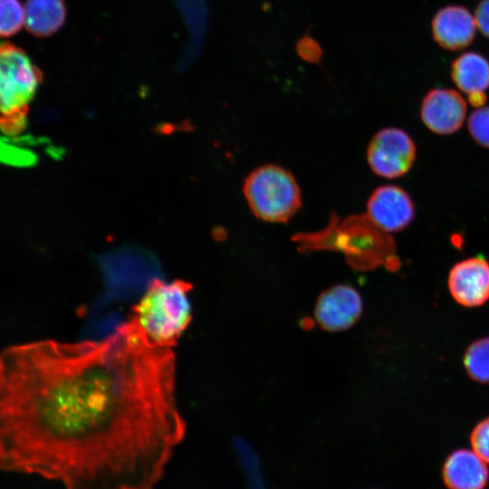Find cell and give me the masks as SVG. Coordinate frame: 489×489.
Returning a JSON list of instances; mask_svg holds the SVG:
<instances>
[{
	"label": "cell",
	"mask_w": 489,
	"mask_h": 489,
	"mask_svg": "<svg viewBox=\"0 0 489 489\" xmlns=\"http://www.w3.org/2000/svg\"><path fill=\"white\" fill-rule=\"evenodd\" d=\"M175 359L133 316L99 340L5 348L1 468L63 489H153L186 435Z\"/></svg>",
	"instance_id": "1"
},
{
	"label": "cell",
	"mask_w": 489,
	"mask_h": 489,
	"mask_svg": "<svg viewBox=\"0 0 489 489\" xmlns=\"http://www.w3.org/2000/svg\"><path fill=\"white\" fill-rule=\"evenodd\" d=\"M192 284L184 280L166 282L152 278L138 302L131 308V316L155 344L174 348L192 320L189 292Z\"/></svg>",
	"instance_id": "2"
},
{
	"label": "cell",
	"mask_w": 489,
	"mask_h": 489,
	"mask_svg": "<svg viewBox=\"0 0 489 489\" xmlns=\"http://www.w3.org/2000/svg\"><path fill=\"white\" fill-rule=\"evenodd\" d=\"M383 230L376 226L366 216H353L339 223L333 215L329 225L313 234H299L293 240L302 252L331 250L341 252L355 267H369L380 261Z\"/></svg>",
	"instance_id": "3"
},
{
	"label": "cell",
	"mask_w": 489,
	"mask_h": 489,
	"mask_svg": "<svg viewBox=\"0 0 489 489\" xmlns=\"http://www.w3.org/2000/svg\"><path fill=\"white\" fill-rule=\"evenodd\" d=\"M244 195L253 214L270 223H286L302 206V194L293 175L284 168L267 164L245 178Z\"/></svg>",
	"instance_id": "4"
},
{
	"label": "cell",
	"mask_w": 489,
	"mask_h": 489,
	"mask_svg": "<svg viewBox=\"0 0 489 489\" xmlns=\"http://www.w3.org/2000/svg\"><path fill=\"white\" fill-rule=\"evenodd\" d=\"M42 81V72L25 52L8 42L0 48V89L3 114L27 108Z\"/></svg>",
	"instance_id": "5"
},
{
	"label": "cell",
	"mask_w": 489,
	"mask_h": 489,
	"mask_svg": "<svg viewBox=\"0 0 489 489\" xmlns=\"http://www.w3.org/2000/svg\"><path fill=\"white\" fill-rule=\"evenodd\" d=\"M416 146L410 136L398 128H385L370 139L367 160L371 170L386 178L407 174L416 158Z\"/></svg>",
	"instance_id": "6"
},
{
	"label": "cell",
	"mask_w": 489,
	"mask_h": 489,
	"mask_svg": "<svg viewBox=\"0 0 489 489\" xmlns=\"http://www.w3.org/2000/svg\"><path fill=\"white\" fill-rule=\"evenodd\" d=\"M362 310V299L355 288L336 284L320 294L313 315L317 324L324 331H341L358 321Z\"/></svg>",
	"instance_id": "7"
},
{
	"label": "cell",
	"mask_w": 489,
	"mask_h": 489,
	"mask_svg": "<svg viewBox=\"0 0 489 489\" xmlns=\"http://www.w3.org/2000/svg\"><path fill=\"white\" fill-rule=\"evenodd\" d=\"M367 216L384 232H398L415 216L414 204L401 187L386 185L377 187L367 202Z\"/></svg>",
	"instance_id": "8"
},
{
	"label": "cell",
	"mask_w": 489,
	"mask_h": 489,
	"mask_svg": "<svg viewBox=\"0 0 489 489\" xmlns=\"http://www.w3.org/2000/svg\"><path fill=\"white\" fill-rule=\"evenodd\" d=\"M466 103L455 90L434 89L422 100L420 115L427 128L439 135H449L463 125Z\"/></svg>",
	"instance_id": "9"
},
{
	"label": "cell",
	"mask_w": 489,
	"mask_h": 489,
	"mask_svg": "<svg viewBox=\"0 0 489 489\" xmlns=\"http://www.w3.org/2000/svg\"><path fill=\"white\" fill-rule=\"evenodd\" d=\"M448 288L463 306L484 304L489 299V263L479 256L456 263L448 274Z\"/></svg>",
	"instance_id": "10"
},
{
	"label": "cell",
	"mask_w": 489,
	"mask_h": 489,
	"mask_svg": "<svg viewBox=\"0 0 489 489\" xmlns=\"http://www.w3.org/2000/svg\"><path fill=\"white\" fill-rule=\"evenodd\" d=\"M476 23L464 6L441 8L432 21L434 40L444 49L455 51L467 47L474 40Z\"/></svg>",
	"instance_id": "11"
},
{
	"label": "cell",
	"mask_w": 489,
	"mask_h": 489,
	"mask_svg": "<svg viewBox=\"0 0 489 489\" xmlns=\"http://www.w3.org/2000/svg\"><path fill=\"white\" fill-rule=\"evenodd\" d=\"M443 480L448 489H484L489 478L486 463L475 452L459 449L444 463Z\"/></svg>",
	"instance_id": "12"
},
{
	"label": "cell",
	"mask_w": 489,
	"mask_h": 489,
	"mask_svg": "<svg viewBox=\"0 0 489 489\" xmlns=\"http://www.w3.org/2000/svg\"><path fill=\"white\" fill-rule=\"evenodd\" d=\"M66 9L63 0H27L24 24L37 37H46L58 31L64 23Z\"/></svg>",
	"instance_id": "13"
},
{
	"label": "cell",
	"mask_w": 489,
	"mask_h": 489,
	"mask_svg": "<svg viewBox=\"0 0 489 489\" xmlns=\"http://www.w3.org/2000/svg\"><path fill=\"white\" fill-rule=\"evenodd\" d=\"M451 77L465 93L484 92L489 88V61L475 52L465 53L451 67Z\"/></svg>",
	"instance_id": "14"
},
{
	"label": "cell",
	"mask_w": 489,
	"mask_h": 489,
	"mask_svg": "<svg viewBox=\"0 0 489 489\" xmlns=\"http://www.w3.org/2000/svg\"><path fill=\"white\" fill-rule=\"evenodd\" d=\"M464 365L471 379L489 383V337L474 341L465 350Z\"/></svg>",
	"instance_id": "15"
},
{
	"label": "cell",
	"mask_w": 489,
	"mask_h": 489,
	"mask_svg": "<svg viewBox=\"0 0 489 489\" xmlns=\"http://www.w3.org/2000/svg\"><path fill=\"white\" fill-rule=\"evenodd\" d=\"M0 33L3 37L16 34L24 23V9L19 0H0Z\"/></svg>",
	"instance_id": "16"
},
{
	"label": "cell",
	"mask_w": 489,
	"mask_h": 489,
	"mask_svg": "<svg viewBox=\"0 0 489 489\" xmlns=\"http://www.w3.org/2000/svg\"><path fill=\"white\" fill-rule=\"evenodd\" d=\"M468 130L475 141L489 148V107L474 110L468 119Z\"/></svg>",
	"instance_id": "17"
},
{
	"label": "cell",
	"mask_w": 489,
	"mask_h": 489,
	"mask_svg": "<svg viewBox=\"0 0 489 489\" xmlns=\"http://www.w3.org/2000/svg\"><path fill=\"white\" fill-rule=\"evenodd\" d=\"M1 158L5 163L14 166H31L34 165L36 161L34 153L8 141L2 143Z\"/></svg>",
	"instance_id": "18"
},
{
	"label": "cell",
	"mask_w": 489,
	"mask_h": 489,
	"mask_svg": "<svg viewBox=\"0 0 489 489\" xmlns=\"http://www.w3.org/2000/svg\"><path fill=\"white\" fill-rule=\"evenodd\" d=\"M470 441L473 451L489 464V417L475 427L470 436Z\"/></svg>",
	"instance_id": "19"
},
{
	"label": "cell",
	"mask_w": 489,
	"mask_h": 489,
	"mask_svg": "<svg viewBox=\"0 0 489 489\" xmlns=\"http://www.w3.org/2000/svg\"><path fill=\"white\" fill-rule=\"evenodd\" d=\"M298 56L310 63H318L322 58V48L321 44L311 35H303L295 45Z\"/></svg>",
	"instance_id": "20"
},
{
	"label": "cell",
	"mask_w": 489,
	"mask_h": 489,
	"mask_svg": "<svg viewBox=\"0 0 489 489\" xmlns=\"http://www.w3.org/2000/svg\"><path fill=\"white\" fill-rule=\"evenodd\" d=\"M27 108L17 110L7 114H3L1 128L7 136L19 133L26 126Z\"/></svg>",
	"instance_id": "21"
},
{
	"label": "cell",
	"mask_w": 489,
	"mask_h": 489,
	"mask_svg": "<svg viewBox=\"0 0 489 489\" xmlns=\"http://www.w3.org/2000/svg\"><path fill=\"white\" fill-rule=\"evenodd\" d=\"M475 19L481 33L489 37V0L480 2L475 10Z\"/></svg>",
	"instance_id": "22"
},
{
	"label": "cell",
	"mask_w": 489,
	"mask_h": 489,
	"mask_svg": "<svg viewBox=\"0 0 489 489\" xmlns=\"http://www.w3.org/2000/svg\"><path fill=\"white\" fill-rule=\"evenodd\" d=\"M469 102L475 107H481L486 101L484 92H474L468 95Z\"/></svg>",
	"instance_id": "23"
}]
</instances>
